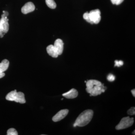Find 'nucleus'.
Returning a JSON list of instances; mask_svg holds the SVG:
<instances>
[{"instance_id": "obj_1", "label": "nucleus", "mask_w": 135, "mask_h": 135, "mask_svg": "<svg viewBox=\"0 0 135 135\" xmlns=\"http://www.w3.org/2000/svg\"><path fill=\"white\" fill-rule=\"evenodd\" d=\"M94 112L91 110H87L81 113L76 119L73 126L74 127L86 126L90 122L93 117Z\"/></svg>"}, {"instance_id": "obj_2", "label": "nucleus", "mask_w": 135, "mask_h": 135, "mask_svg": "<svg viewBox=\"0 0 135 135\" xmlns=\"http://www.w3.org/2000/svg\"><path fill=\"white\" fill-rule=\"evenodd\" d=\"M3 14L0 20V38H2L5 33L8 32L9 30L8 19L7 16L9 13L7 11H3Z\"/></svg>"}, {"instance_id": "obj_3", "label": "nucleus", "mask_w": 135, "mask_h": 135, "mask_svg": "<svg viewBox=\"0 0 135 135\" xmlns=\"http://www.w3.org/2000/svg\"><path fill=\"white\" fill-rule=\"evenodd\" d=\"M134 118H130L129 116L125 117L122 119L119 123L116 126L117 130L124 129L129 127L133 125L134 123Z\"/></svg>"}, {"instance_id": "obj_4", "label": "nucleus", "mask_w": 135, "mask_h": 135, "mask_svg": "<svg viewBox=\"0 0 135 135\" xmlns=\"http://www.w3.org/2000/svg\"><path fill=\"white\" fill-rule=\"evenodd\" d=\"M106 88V87L104 86V84H102L101 86L95 85L91 88H87L86 90L90 94V96H96L98 95H100L102 92H104Z\"/></svg>"}, {"instance_id": "obj_5", "label": "nucleus", "mask_w": 135, "mask_h": 135, "mask_svg": "<svg viewBox=\"0 0 135 135\" xmlns=\"http://www.w3.org/2000/svg\"><path fill=\"white\" fill-rule=\"evenodd\" d=\"M90 18L93 24H97L101 20V12L98 9L91 11L89 12Z\"/></svg>"}, {"instance_id": "obj_6", "label": "nucleus", "mask_w": 135, "mask_h": 135, "mask_svg": "<svg viewBox=\"0 0 135 135\" xmlns=\"http://www.w3.org/2000/svg\"><path fill=\"white\" fill-rule=\"evenodd\" d=\"M68 112L69 111L68 109L61 110L53 116L52 120L55 122H57L65 118L68 114Z\"/></svg>"}, {"instance_id": "obj_7", "label": "nucleus", "mask_w": 135, "mask_h": 135, "mask_svg": "<svg viewBox=\"0 0 135 135\" xmlns=\"http://www.w3.org/2000/svg\"><path fill=\"white\" fill-rule=\"evenodd\" d=\"M35 9V6L32 2L27 3L22 8V12L23 14H28L29 12H33Z\"/></svg>"}, {"instance_id": "obj_8", "label": "nucleus", "mask_w": 135, "mask_h": 135, "mask_svg": "<svg viewBox=\"0 0 135 135\" xmlns=\"http://www.w3.org/2000/svg\"><path fill=\"white\" fill-rule=\"evenodd\" d=\"M64 42L61 39H57L55 41L54 46L58 53L59 55H61L63 53L64 50Z\"/></svg>"}, {"instance_id": "obj_9", "label": "nucleus", "mask_w": 135, "mask_h": 135, "mask_svg": "<svg viewBox=\"0 0 135 135\" xmlns=\"http://www.w3.org/2000/svg\"><path fill=\"white\" fill-rule=\"evenodd\" d=\"M78 95V92L76 89H72L66 93L62 94L63 96L68 99H73L77 97Z\"/></svg>"}, {"instance_id": "obj_10", "label": "nucleus", "mask_w": 135, "mask_h": 135, "mask_svg": "<svg viewBox=\"0 0 135 135\" xmlns=\"http://www.w3.org/2000/svg\"><path fill=\"white\" fill-rule=\"evenodd\" d=\"M47 51L48 54L54 58H56L59 55L57 51L53 45H50L47 47Z\"/></svg>"}, {"instance_id": "obj_11", "label": "nucleus", "mask_w": 135, "mask_h": 135, "mask_svg": "<svg viewBox=\"0 0 135 135\" xmlns=\"http://www.w3.org/2000/svg\"><path fill=\"white\" fill-rule=\"evenodd\" d=\"M15 101L21 104L25 103H26V100L25 99L24 94L22 92H17L16 96Z\"/></svg>"}, {"instance_id": "obj_12", "label": "nucleus", "mask_w": 135, "mask_h": 135, "mask_svg": "<svg viewBox=\"0 0 135 135\" xmlns=\"http://www.w3.org/2000/svg\"><path fill=\"white\" fill-rule=\"evenodd\" d=\"M9 62L7 59H4L0 63V72L4 73L7 70L9 66Z\"/></svg>"}, {"instance_id": "obj_13", "label": "nucleus", "mask_w": 135, "mask_h": 135, "mask_svg": "<svg viewBox=\"0 0 135 135\" xmlns=\"http://www.w3.org/2000/svg\"><path fill=\"white\" fill-rule=\"evenodd\" d=\"M102 84L100 81L95 80H89L86 83V86L87 88H93L95 85L101 86Z\"/></svg>"}, {"instance_id": "obj_14", "label": "nucleus", "mask_w": 135, "mask_h": 135, "mask_svg": "<svg viewBox=\"0 0 135 135\" xmlns=\"http://www.w3.org/2000/svg\"><path fill=\"white\" fill-rule=\"evenodd\" d=\"M16 90L10 92L6 97V99L8 101H15L17 94Z\"/></svg>"}, {"instance_id": "obj_15", "label": "nucleus", "mask_w": 135, "mask_h": 135, "mask_svg": "<svg viewBox=\"0 0 135 135\" xmlns=\"http://www.w3.org/2000/svg\"><path fill=\"white\" fill-rule=\"evenodd\" d=\"M46 4L49 8L51 9H55L56 7V4L54 0H46Z\"/></svg>"}, {"instance_id": "obj_16", "label": "nucleus", "mask_w": 135, "mask_h": 135, "mask_svg": "<svg viewBox=\"0 0 135 135\" xmlns=\"http://www.w3.org/2000/svg\"><path fill=\"white\" fill-rule=\"evenodd\" d=\"M83 17L84 20H86L87 22L91 24H93V22H92L90 18L89 13L88 12H85L83 15Z\"/></svg>"}, {"instance_id": "obj_17", "label": "nucleus", "mask_w": 135, "mask_h": 135, "mask_svg": "<svg viewBox=\"0 0 135 135\" xmlns=\"http://www.w3.org/2000/svg\"><path fill=\"white\" fill-rule=\"evenodd\" d=\"M17 131L13 128H10L8 130L7 132V135H17Z\"/></svg>"}, {"instance_id": "obj_18", "label": "nucleus", "mask_w": 135, "mask_h": 135, "mask_svg": "<svg viewBox=\"0 0 135 135\" xmlns=\"http://www.w3.org/2000/svg\"><path fill=\"white\" fill-rule=\"evenodd\" d=\"M107 79L109 81L112 82V81H113L115 80V77L112 74H110L107 76Z\"/></svg>"}, {"instance_id": "obj_19", "label": "nucleus", "mask_w": 135, "mask_h": 135, "mask_svg": "<svg viewBox=\"0 0 135 135\" xmlns=\"http://www.w3.org/2000/svg\"><path fill=\"white\" fill-rule=\"evenodd\" d=\"M128 114L129 115H133L135 114V108L134 107H131L128 111Z\"/></svg>"}, {"instance_id": "obj_20", "label": "nucleus", "mask_w": 135, "mask_h": 135, "mask_svg": "<svg viewBox=\"0 0 135 135\" xmlns=\"http://www.w3.org/2000/svg\"><path fill=\"white\" fill-rule=\"evenodd\" d=\"M124 0H111L112 3L116 5H119L121 4Z\"/></svg>"}, {"instance_id": "obj_21", "label": "nucleus", "mask_w": 135, "mask_h": 135, "mask_svg": "<svg viewBox=\"0 0 135 135\" xmlns=\"http://www.w3.org/2000/svg\"><path fill=\"white\" fill-rule=\"evenodd\" d=\"M117 66L118 67H120L119 64V61L118 60H116L115 61V65L114 66Z\"/></svg>"}, {"instance_id": "obj_22", "label": "nucleus", "mask_w": 135, "mask_h": 135, "mask_svg": "<svg viewBox=\"0 0 135 135\" xmlns=\"http://www.w3.org/2000/svg\"><path fill=\"white\" fill-rule=\"evenodd\" d=\"M5 75V74L4 73L0 72V79L2 78Z\"/></svg>"}, {"instance_id": "obj_23", "label": "nucleus", "mask_w": 135, "mask_h": 135, "mask_svg": "<svg viewBox=\"0 0 135 135\" xmlns=\"http://www.w3.org/2000/svg\"><path fill=\"white\" fill-rule=\"evenodd\" d=\"M131 93L133 94V96L135 97V90L134 89L131 90Z\"/></svg>"}, {"instance_id": "obj_24", "label": "nucleus", "mask_w": 135, "mask_h": 135, "mask_svg": "<svg viewBox=\"0 0 135 135\" xmlns=\"http://www.w3.org/2000/svg\"><path fill=\"white\" fill-rule=\"evenodd\" d=\"M119 64L120 65V66H122L123 64V61H122V60H119Z\"/></svg>"}, {"instance_id": "obj_25", "label": "nucleus", "mask_w": 135, "mask_h": 135, "mask_svg": "<svg viewBox=\"0 0 135 135\" xmlns=\"http://www.w3.org/2000/svg\"><path fill=\"white\" fill-rule=\"evenodd\" d=\"M135 130L134 131V132H133V134H135Z\"/></svg>"}, {"instance_id": "obj_26", "label": "nucleus", "mask_w": 135, "mask_h": 135, "mask_svg": "<svg viewBox=\"0 0 135 135\" xmlns=\"http://www.w3.org/2000/svg\"><path fill=\"white\" fill-rule=\"evenodd\" d=\"M84 82H85V83H86L87 81H84Z\"/></svg>"}, {"instance_id": "obj_27", "label": "nucleus", "mask_w": 135, "mask_h": 135, "mask_svg": "<svg viewBox=\"0 0 135 135\" xmlns=\"http://www.w3.org/2000/svg\"><path fill=\"white\" fill-rule=\"evenodd\" d=\"M62 99V100H63V98H62V99Z\"/></svg>"}]
</instances>
